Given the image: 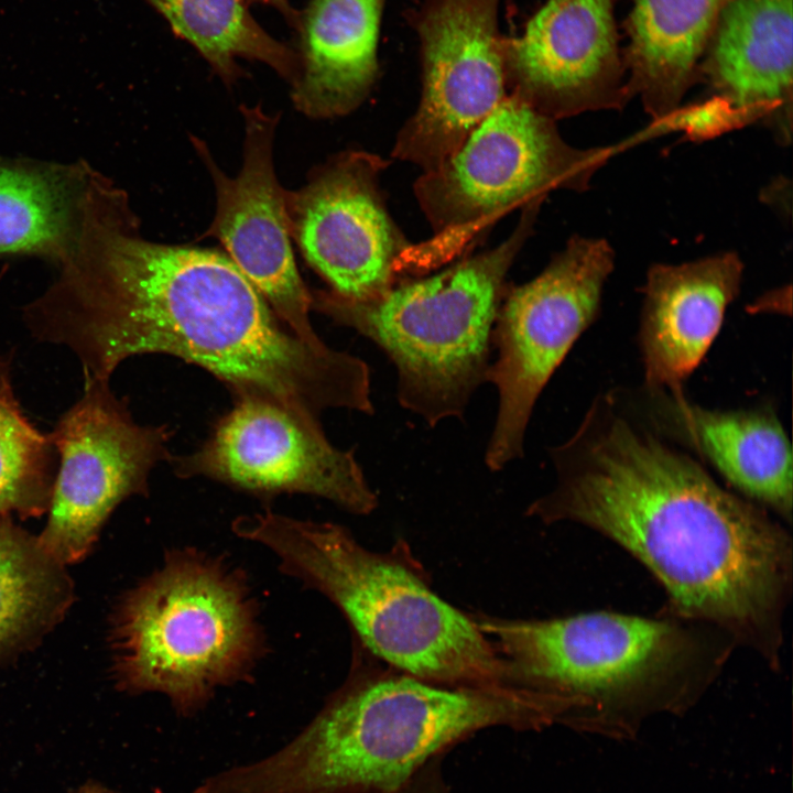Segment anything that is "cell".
<instances>
[{"label": "cell", "instance_id": "cell-6", "mask_svg": "<svg viewBox=\"0 0 793 793\" xmlns=\"http://www.w3.org/2000/svg\"><path fill=\"white\" fill-rule=\"evenodd\" d=\"M109 634L116 687L163 694L184 717L219 687L247 681L264 652L246 574L193 547L167 552L121 596Z\"/></svg>", "mask_w": 793, "mask_h": 793}, {"label": "cell", "instance_id": "cell-25", "mask_svg": "<svg viewBox=\"0 0 793 793\" xmlns=\"http://www.w3.org/2000/svg\"><path fill=\"white\" fill-rule=\"evenodd\" d=\"M745 126V119L728 100L711 95L700 102L680 106L664 118L652 121L632 141L677 131L692 141H704Z\"/></svg>", "mask_w": 793, "mask_h": 793}, {"label": "cell", "instance_id": "cell-3", "mask_svg": "<svg viewBox=\"0 0 793 793\" xmlns=\"http://www.w3.org/2000/svg\"><path fill=\"white\" fill-rule=\"evenodd\" d=\"M560 716L553 696L514 685L354 678L284 747L206 778L197 793H399L478 731L536 730Z\"/></svg>", "mask_w": 793, "mask_h": 793}, {"label": "cell", "instance_id": "cell-19", "mask_svg": "<svg viewBox=\"0 0 793 793\" xmlns=\"http://www.w3.org/2000/svg\"><path fill=\"white\" fill-rule=\"evenodd\" d=\"M384 0H309L298 22L295 108L313 119L350 113L378 75V43Z\"/></svg>", "mask_w": 793, "mask_h": 793}, {"label": "cell", "instance_id": "cell-20", "mask_svg": "<svg viewBox=\"0 0 793 793\" xmlns=\"http://www.w3.org/2000/svg\"><path fill=\"white\" fill-rule=\"evenodd\" d=\"M728 0H630L622 54L630 98L652 121L682 106Z\"/></svg>", "mask_w": 793, "mask_h": 793}, {"label": "cell", "instance_id": "cell-23", "mask_svg": "<svg viewBox=\"0 0 793 793\" xmlns=\"http://www.w3.org/2000/svg\"><path fill=\"white\" fill-rule=\"evenodd\" d=\"M56 458L50 434L24 415L13 392L10 360L0 356V514L28 519L47 512Z\"/></svg>", "mask_w": 793, "mask_h": 793}, {"label": "cell", "instance_id": "cell-22", "mask_svg": "<svg viewBox=\"0 0 793 793\" xmlns=\"http://www.w3.org/2000/svg\"><path fill=\"white\" fill-rule=\"evenodd\" d=\"M144 1L196 48L226 85L240 78L239 58L264 63L291 85L295 82L297 53L264 31L247 0Z\"/></svg>", "mask_w": 793, "mask_h": 793}, {"label": "cell", "instance_id": "cell-7", "mask_svg": "<svg viewBox=\"0 0 793 793\" xmlns=\"http://www.w3.org/2000/svg\"><path fill=\"white\" fill-rule=\"evenodd\" d=\"M541 205L522 208L513 232L486 252L370 300L312 291V309L374 343L394 363L400 404L430 426L460 417L487 381L506 276Z\"/></svg>", "mask_w": 793, "mask_h": 793}, {"label": "cell", "instance_id": "cell-16", "mask_svg": "<svg viewBox=\"0 0 793 793\" xmlns=\"http://www.w3.org/2000/svg\"><path fill=\"white\" fill-rule=\"evenodd\" d=\"M743 269L734 251L649 268L638 335L644 388L682 390L738 296Z\"/></svg>", "mask_w": 793, "mask_h": 793}, {"label": "cell", "instance_id": "cell-10", "mask_svg": "<svg viewBox=\"0 0 793 793\" xmlns=\"http://www.w3.org/2000/svg\"><path fill=\"white\" fill-rule=\"evenodd\" d=\"M50 436L59 465L47 522L37 536L69 565L90 553L120 502L149 492L152 468L171 457V431L135 423L108 381L87 379L83 395Z\"/></svg>", "mask_w": 793, "mask_h": 793}, {"label": "cell", "instance_id": "cell-15", "mask_svg": "<svg viewBox=\"0 0 793 793\" xmlns=\"http://www.w3.org/2000/svg\"><path fill=\"white\" fill-rule=\"evenodd\" d=\"M504 46L510 94L555 121L631 99L613 0H547Z\"/></svg>", "mask_w": 793, "mask_h": 793}, {"label": "cell", "instance_id": "cell-24", "mask_svg": "<svg viewBox=\"0 0 793 793\" xmlns=\"http://www.w3.org/2000/svg\"><path fill=\"white\" fill-rule=\"evenodd\" d=\"M74 203L70 186L58 176L0 167V252L68 247Z\"/></svg>", "mask_w": 793, "mask_h": 793}, {"label": "cell", "instance_id": "cell-26", "mask_svg": "<svg viewBox=\"0 0 793 793\" xmlns=\"http://www.w3.org/2000/svg\"><path fill=\"white\" fill-rule=\"evenodd\" d=\"M443 760L427 764L399 793H454L444 776Z\"/></svg>", "mask_w": 793, "mask_h": 793}, {"label": "cell", "instance_id": "cell-1", "mask_svg": "<svg viewBox=\"0 0 793 793\" xmlns=\"http://www.w3.org/2000/svg\"><path fill=\"white\" fill-rule=\"evenodd\" d=\"M550 456L555 486L529 515L615 541L662 584L673 617L713 627L778 667L793 553L764 508L724 489L617 389L596 397Z\"/></svg>", "mask_w": 793, "mask_h": 793}, {"label": "cell", "instance_id": "cell-28", "mask_svg": "<svg viewBox=\"0 0 793 793\" xmlns=\"http://www.w3.org/2000/svg\"><path fill=\"white\" fill-rule=\"evenodd\" d=\"M74 793H119L96 781H88Z\"/></svg>", "mask_w": 793, "mask_h": 793}, {"label": "cell", "instance_id": "cell-14", "mask_svg": "<svg viewBox=\"0 0 793 793\" xmlns=\"http://www.w3.org/2000/svg\"><path fill=\"white\" fill-rule=\"evenodd\" d=\"M245 127L243 161L230 177L215 162L204 140L191 142L214 182L216 213L205 237L219 241L224 252L258 289L280 321L315 348L327 345L309 318L312 294L296 267L285 211V189L273 159L280 115L259 105L240 107Z\"/></svg>", "mask_w": 793, "mask_h": 793}, {"label": "cell", "instance_id": "cell-13", "mask_svg": "<svg viewBox=\"0 0 793 793\" xmlns=\"http://www.w3.org/2000/svg\"><path fill=\"white\" fill-rule=\"evenodd\" d=\"M387 165L373 153L346 151L314 169L301 188L285 189L292 240L329 291L343 297L385 293L410 245L380 194L379 176Z\"/></svg>", "mask_w": 793, "mask_h": 793}, {"label": "cell", "instance_id": "cell-27", "mask_svg": "<svg viewBox=\"0 0 793 793\" xmlns=\"http://www.w3.org/2000/svg\"><path fill=\"white\" fill-rule=\"evenodd\" d=\"M247 1L248 2L256 1V2H261V3L272 6V7L276 8L278 10H280L287 18H291L292 21H295V17H294L292 7L290 6V2H289L290 0H247Z\"/></svg>", "mask_w": 793, "mask_h": 793}, {"label": "cell", "instance_id": "cell-18", "mask_svg": "<svg viewBox=\"0 0 793 793\" xmlns=\"http://www.w3.org/2000/svg\"><path fill=\"white\" fill-rule=\"evenodd\" d=\"M792 0H728L698 69L713 95L781 145L792 141Z\"/></svg>", "mask_w": 793, "mask_h": 793}, {"label": "cell", "instance_id": "cell-21", "mask_svg": "<svg viewBox=\"0 0 793 793\" xmlns=\"http://www.w3.org/2000/svg\"><path fill=\"white\" fill-rule=\"evenodd\" d=\"M74 599L66 565L12 515L0 514V663L40 643Z\"/></svg>", "mask_w": 793, "mask_h": 793}, {"label": "cell", "instance_id": "cell-5", "mask_svg": "<svg viewBox=\"0 0 793 793\" xmlns=\"http://www.w3.org/2000/svg\"><path fill=\"white\" fill-rule=\"evenodd\" d=\"M232 531L326 596L363 645L392 666L445 685H514L474 618L438 597L405 557L369 551L336 523L272 511L239 517Z\"/></svg>", "mask_w": 793, "mask_h": 793}, {"label": "cell", "instance_id": "cell-8", "mask_svg": "<svg viewBox=\"0 0 793 793\" xmlns=\"http://www.w3.org/2000/svg\"><path fill=\"white\" fill-rule=\"evenodd\" d=\"M616 151L573 146L555 120L510 94L455 152L415 182L433 236L405 248L397 275L452 261L509 210L542 204L552 191L585 192Z\"/></svg>", "mask_w": 793, "mask_h": 793}, {"label": "cell", "instance_id": "cell-17", "mask_svg": "<svg viewBox=\"0 0 793 793\" xmlns=\"http://www.w3.org/2000/svg\"><path fill=\"white\" fill-rule=\"evenodd\" d=\"M637 397L660 433L694 449L746 499L791 520V445L772 410H711L682 390L644 388Z\"/></svg>", "mask_w": 793, "mask_h": 793}, {"label": "cell", "instance_id": "cell-4", "mask_svg": "<svg viewBox=\"0 0 793 793\" xmlns=\"http://www.w3.org/2000/svg\"><path fill=\"white\" fill-rule=\"evenodd\" d=\"M518 686L567 703V725L629 734L647 716L692 705L735 643L697 622L595 611L519 620L472 617Z\"/></svg>", "mask_w": 793, "mask_h": 793}, {"label": "cell", "instance_id": "cell-11", "mask_svg": "<svg viewBox=\"0 0 793 793\" xmlns=\"http://www.w3.org/2000/svg\"><path fill=\"white\" fill-rule=\"evenodd\" d=\"M500 0H426L414 19L423 86L392 155L438 166L509 95Z\"/></svg>", "mask_w": 793, "mask_h": 793}, {"label": "cell", "instance_id": "cell-12", "mask_svg": "<svg viewBox=\"0 0 793 793\" xmlns=\"http://www.w3.org/2000/svg\"><path fill=\"white\" fill-rule=\"evenodd\" d=\"M169 460L180 477H207L254 493L313 495L356 514L378 504L354 450L335 447L322 425L257 399H237L199 449Z\"/></svg>", "mask_w": 793, "mask_h": 793}, {"label": "cell", "instance_id": "cell-9", "mask_svg": "<svg viewBox=\"0 0 793 793\" xmlns=\"http://www.w3.org/2000/svg\"><path fill=\"white\" fill-rule=\"evenodd\" d=\"M615 260L606 239L573 236L537 276L504 292L492 334L498 355L487 374L499 395L485 454L492 471L522 456L533 406L597 318Z\"/></svg>", "mask_w": 793, "mask_h": 793}, {"label": "cell", "instance_id": "cell-2", "mask_svg": "<svg viewBox=\"0 0 793 793\" xmlns=\"http://www.w3.org/2000/svg\"><path fill=\"white\" fill-rule=\"evenodd\" d=\"M129 210L35 305L29 329L69 348L85 380L109 381L129 357L166 354L207 370L237 399L321 425L329 409L373 413L360 358L296 337L224 251L143 239Z\"/></svg>", "mask_w": 793, "mask_h": 793}]
</instances>
